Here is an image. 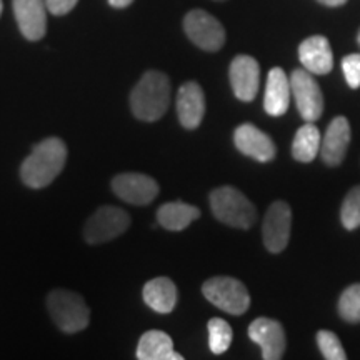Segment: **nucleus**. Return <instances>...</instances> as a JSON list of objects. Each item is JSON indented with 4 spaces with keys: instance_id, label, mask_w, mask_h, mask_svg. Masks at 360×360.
<instances>
[{
    "instance_id": "obj_7",
    "label": "nucleus",
    "mask_w": 360,
    "mask_h": 360,
    "mask_svg": "<svg viewBox=\"0 0 360 360\" xmlns=\"http://www.w3.org/2000/svg\"><path fill=\"white\" fill-rule=\"evenodd\" d=\"M292 96L297 110L305 122H315L323 112V96L314 74L305 69H295L290 75Z\"/></svg>"
},
{
    "instance_id": "obj_10",
    "label": "nucleus",
    "mask_w": 360,
    "mask_h": 360,
    "mask_svg": "<svg viewBox=\"0 0 360 360\" xmlns=\"http://www.w3.org/2000/svg\"><path fill=\"white\" fill-rule=\"evenodd\" d=\"M112 191L120 200L132 205H147L159 195V184L143 174H120L112 180Z\"/></svg>"
},
{
    "instance_id": "obj_26",
    "label": "nucleus",
    "mask_w": 360,
    "mask_h": 360,
    "mask_svg": "<svg viewBox=\"0 0 360 360\" xmlns=\"http://www.w3.org/2000/svg\"><path fill=\"white\" fill-rule=\"evenodd\" d=\"M317 344L319 349L327 360H345L347 354H345L344 347H342L339 337L330 330H321L317 334Z\"/></svg>"
},
{
    "instance_id": "obj_32",
    "label": "nucleus",
    "mask_w": 360,
    "mask_h": 360,
    "mask_svg": "<svg viewBox=\"0 0 360 360\" xmlns=\"http://www.w3.org/2000/svg\"><path fill=\"white\" fill-rule=\"evenodd\" d=\"M357 42H359V45H360V30H359V35H357Z\"/></svg>"
},
{
    "instance_id": "obj_19",
    "label": "nucleus",
    "mask_w": 360,
    "mask_h": 360,
    "mask_svg": "<svg viewBox=\"0 0 360 360\" xmlns=\"http://www.w3.org/2000/svg\"><path fill=\"white\" fill-rule=\"evenodd\" d=\"M139 360H182L174 350V342L162 330H148L141 337L137 347Z\"/></svg>"
},
{
    "instance_id": "obj_29",
    "label": "nucleus",
    "mask_w": 360,
    "mask_h": 360,
    "mask_svg": "<svg viewBox=\"0 0 360 360\" xmlns=\"http://www.w3.org/2000/svg\"><path fill=\"white\" fill-rule=\"evenodd\" d=\"M134 0H109V4L112 7L115 8H124V7H129L130 4H132Z\"/></svg>"
},
{
    "instance_id": "obj_31",
    "label": "nucleus",
    "mask_w": 360,
    "mask_h": 360,
    "mask_svg": "<svg viewBox=\"0 0 360 360\" xmlns=\"http://www.w3.org/2000/svg\"><path fill=\"white\" fill-rule=\"evenodd\" d=\"M2 8H4V6H2V0H0V15H2Z\"/></svg>"
},
{
    "instance_id": "obj_9",
    "label": "nucleus",
    "mask_w": 360,
    "mask_h": 360,
    "mask_svg": "<svg viewBox=\"0 0 360 360\" xmlns=\"http://www.w3.org/2000/svg\"><path fill=\"white\" fill-rule=\"evenodd\" d=\"M292 227V210L289 204L277 200L269 207L264 219V245L269 252L278 254L285 249L290 238Z\"/></svg>"
},
{
    "instance_id": "obj_3",
    "label": "nucleus",
    "mask_w": 360,
    "mask_h": 360,
    "mask_svg": "<svg viewBox=\"0 0 360 360\" xmlns=\"http://www.w3.org/2000/svg\"><path fill=\"white\" fill-rule=\"evenodd\" d=\"M210 207L217 220L236 229H250L257 220L255 205L233 187H219L210 193Z\"/></svg>"
},
{
    "instance_id": "obj_8",
    "label": "nucleus",
    "mask_w": 360,
    "mask_h": 360,
    "mask_svg": "<svg viewBox=\"0 0 360 360\" xmlns=\"http://www.w3.org/2000/svg\"><path fill=\"white\" fill-rule=\"evenodd\" d=\"M184 29H186L187 37L202 51L217 52L224 47V25L209 12L200 11V8L191 11L184 19Z\"/></svg>"
},
{
    "instance_id": "obj_13",
    "label": "nucleus",
    "mask_w": 360,
    "mask_h": 360,
    "mask_svg": "<svg viewBox=\"0 0 360 360\" xmlns=\"http://www.w3.org/2000/svg\"><path fill=\"white\" fill-rule=\"evenodd\" d=\"M233 142L242 154L257 162H270L276 159L277 148L272 139L252 124L238 125L233 132Z\"/></svg>"
},
{
    "instance_id": "obj_25",
    "label": "nucleus",
    "mask_w": 360,
    "mask_h": 360,
    "mask_svg": "<svg viewBox=\"0 0 360 360\" xmlns=\"http://www.w3.org/2000/svg\"><path fill=\"white\" fill-rule=\"evenodd\" d=\"M340 220L347 231H355L360 227V186L354 187L344 202L340 209Z\"/></svg>"
},
{
    "instance_id": "obj_17",
    "label": "nucleus",
    "mask_w": 360,
    "mask_h": 360,
    "mask_svg": "<svg viewBox=\"0 0 360 360\" xmlns=\"http://www.w3.org/2000/svg\"><path fill=\"white\" fill-rule=\"evenodd\" d=\"M299 58L304 69L314 75H327L334 67V53L323 35H312L299 45Z\"/></svg>"
},
{
    "instance_id": "obj_20",
    "label": "nucleus",
    "mask_w": 360,
    "mask_h": 360,
    "mask_svg": "<svg viewBox=\"0 0 360 360\" xmlns=\"http://www.w3.org/2000/svg\"><path fill=\"white\" fill-rule=\"evenodd\" d=\"M143 300L157 314H170L177 304V287L167 277L152 278L143 287Z\"/></svg>"
},
{
    "instance_id": "obj_30",
    "label": "nucleus",
    "mask_w": 360,
    "mask_h": 360,
    "mask_svg": "<svg viewBox=\"0 0 360 360\" xmlns=\"http://www.w3.org/2000/svg\"><path fill=\"white\" fill-rule=\"evenodd\" d=\"M319 2L323 4V6H327V7H340V6H344L347 0H319Z\"/></svg>"
},
{
    "instance_id": "obj_12",
    "label": "nucleus",
    "mask_w": 360,
    "mask_h": 360,
    "mask_svg": "<svg viewBox=\"0 0 360 360\" xmlns=\"http://www.w3.org/2000/svg\"><path fill=\"white\" fill-rule=\"evenodd\" d=\"M249 337L262 349L265 360H278L285 352V332L281 323L267 317H259L250 323Z\"/></svg>"
},
{
    "instance_id": "obj_14",
    "label": "nucleus",
    "mask_w": 360,
    "mask_h": 360,
    "mask_svg": "<svg viewBox=\"0 0 360 360\" xmlns=\"http://www.w3.org/2000/svg\"><path fill=\"white\" fill-rule=\"evenodd\" d=\"M13 13L22 35L27 40H40L47 30L45 0H13Z\"/></svg>"
},
{
    "instance_id": "obj_24",
    "label": "nucleus",
    "mask_w": 360,
    "mask_h": 360,
    "mask_svg": "<svg viewBox=\"0 0 360 360\" xmlns=\"http://www.w3.org/2000/svg\"><path fill=\"white\" fill-rule=\"evenodd\" d=\"M339 314L345 322H360V283H354L342 292L339 299Z\"/></svg>"
},
{
    "instance_id": "obj_28",
    "label": "nucleus",
    "mask_w": 360,
    "mask_h": 360,
    "mask_svg": "<svg viewBox=\"0 0 360 360\" xmlns=\"http://www.w3.org/2000/svg\"><path fill=\"white\" fill-rule=\"evenodd\" d=\"M79 0H45L49 12L53 15H65L72 8L77 6Z\"/></svg>"
},
{
    "instance_id": "obj_2",
    "label": "nucleus",
    "mask_w": 360,
    "mask_h": 360,
    "mask_svg": "<svg viewBox=\"0 0 360 360\" xmlns=\"http://www.w3.org/2000/svg\"><path fill=\"white\" fill-rule=\"evenodd\" d=\"M170 103V80L159 70H148L142 75L130 94V107L137 119L155 122L164 117Z\"/></svg>"
},
{
    "instance_id": "obj_16",
    "label": "nucleus",
    "mask_w": 360,
    "mask_h": 360,
    "mask_svg": "<svg viewBox=\"0 0 360 360\" xmlns=\"http://www.w3.org/2000/svg\"><path fill=\"white\" fill-rule=\"evenodd\" d=\"M205 114L204 90L197 82H187L177 92V115L182 127L197 129Z\"/></svg>"
},
{
    "instance_id": "obj_27",
    "label": "nucleus",
    "mask_w": 360,
    "mask_h": 360,
    "mask_svg": "<svg viewBox=\"0 0 360 360\" xmlns=\"http://www.w3.org/2000/svg\"><path fill=\"white\" fill-rule=\"evenodd\" d=\"M342 70L350 89L360 87V53H350L342 58Z\"/></svg>"
},
{
    "instance_id": "obj_11",
    "label": "nucleus",
    "mask_w": 360,
    "mask_h": 360,
    "mask_svg": "<svg viewBox=\"0 0 360 360\" xmlns=\"http://www.w3.org/2000/svg\"><path fill=\"white\" fill-rule=\"evenodd\" d=\"M229 77L233 94L238 101L252 102L257 97L260 87L259 62L250 56H237L229 69Z\"/></svg>"
},
{
    "instance_id": "obj_15",
    "label": "nucleus",
    "mask_w": 360,
    "mask_h": 360,
    "mask_svg": "<svg viewBox=\"0 0 360 360\" xmlns=\"http://www.w3.org/2000/svg\"><path fill=\"white\" fill-rule=\"evenodd\" d=\"M350 143V124L345 117H335L322 139L321 155L328 167H337L344 162Z\"/></svg>"
},
{
    "instance_id": "obj_22",
    "label": "nucleus",
    "mask_w": 360,
    "mask_h": 360,
    "mask_svg": "<svg viewBox=\"0 0 360 360\" xmlns=\"http://www.w3.org/2000/svg\"><path fill=\"white\" fill-rule=\"evenodd\" d=\"M321 132H319L314 122H307L297 130L294 142H292V155H294L295 160L309 164L321 152Z\"/></svg>"
},
{
    "instance_id": "obj_23",
    "label": "nucleus",
    "mask_w": 360,
    "mask_h": 360,
    "mask_svg": "<svg viewBox=\"0 0 360 360\" xmlns=\"http://www.w3.org/2000/svg\"><path fill=\"white\" fill-rule=\"evenodd\" d=\"M207 328H209V347L212 350V354L220 355L227 352L233 337L232 327L224 319L215 317L210 319L209 323H207Z\"/></svg>"
},
{
    "instance_id": "obj_4",
    "label": "nucleus",
    "mask_w": 360,
    "mask_h": 360,
    "mask_svg": "<svg viewBox=\"0 0 360 360\" xmlns=\"http://www.w3.org/2000/svg\"><path fill=\"white\" fill-rule=\"evenodd\" d=\"M47 307L56 326L65 334L84 330L90 322V310L79 294L57 289L47 297Z\"/></svg>"
},
{
    "instance_id": "obj_21",
    "label": "nucleus",
    "mask_w": 360,
    "mask_h": 360,
    "mask_svg": "<svg viewBox=\"0 0 360 360\" xmlns=\"http://www.w3.org/2000/svg\"><path fill=\"white\" fill-rule=\"evenodd\" d=\"M200 217V210L186 202H169L157 212V220L164 229L170 232H180L187 229L193 220Z\"/></svg>"
},
{
    "instance_id": "obj_6",
    "label": "nucleus",
    "mask_w": 360,
    "mask_h": 360,
    "mask_svg": "<svg viewBox=\"0 0 360 360\" xmlns=\"http://www.w3.org/2000/svg\"><path fill=\"white\" fill-rule=\"evenodd\" d=\"M129 227L130 217L125 210L119 209V207L103 205L87 220L84 229V237L89 244L97 245L122 236Z\"/></svg>"
},
{
    "instance_id": "obj_1",
    "label": "nucleus",
    "mask_w": 360,
    "mask_h": 360,
    "mask_svg": "<svg viewBox=\"0 0 360 360\" xmlns=\"http://www.w3.org/2000/svg\"><path fill=\"white\" fill-rule=\"evenodd\" d=\"M65 160V143L57 137L45 139L34 147L32 154L24 160L20 167V177L25 186L32 188L47 187L64 170Z\"/></svg>"
},
{
    "instance_id": "obj_18",
    "label": "nucleus",
    "mask_w": 360,
    "mask_h": 360,
    "mask_svg": "<svg viewBox=\"0 0 360 360\" xmlns=\"http://www.w3.org/2000/svg\"><path fill=\"white\" fill-rule=\"evenodd\" d=\"M290 77L281 67H274L269 72L267 77V87H265L264 96V109L269 115L281 117L289 110L290 103Z\"/></svg>"
},
{
    "instance_id": "obj_5",
    "label": "nucleus",
    "mask_w": 360,
    "mask_h": 360,
    "mask_svg": "<svg viewBox=\"0 0 360 360\" xmlns=\"http://www.w3.org/2000/svg\"><path fill=\"white\" fill-rule=\"evenodd\" d=\"M204 297L215 307L232 315L245 314L250 307L247 287L233 277H212L202 285Z\"/></svg>"
}]
</instances>
